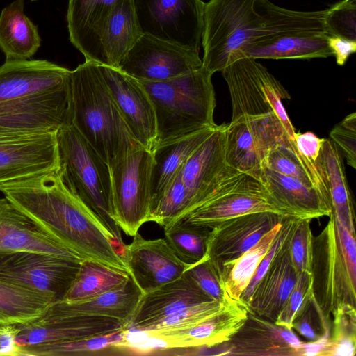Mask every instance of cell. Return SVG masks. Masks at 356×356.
I'll list each match as a JSON object with an SVG mask.
<instances>
[{"mask_svg":"<svg viewBox=\"0 0 356 356\" xmlns=\"http://www.w3.org/2000/svg\"><path fill=\"white\" fill-rule=\"evenodd\" d=\"M31 1H35V0H31Z\"/></svg>","mask_w":356,"mask_h":356,"instance_id":"cell-54","label":"cell"},{"mask_svg":"<svg viewBox=\"0 0 356 356\" xmlns=\"http://www.w3.org/2000/svg\"><path fill=\"white\" fill-rule=\"evenodd\" d=\"M263 184L272 203L284 215L301 219L330 216L332 207L318 189L265 165L252 174Z\"/></svg>","mask_w":356,"mask_h":356,"instance_id":"cell-24","label":"cell"},{"mask_svg":"<svg viewBox=\"0 0 356 356\" xmlns=\"http://www.w3.org/2000/svg\"><path fill=\"white\" fill-rule=\"evenodd\" d=\"M312 275L307 272H302L296 284L280 310L275 323L292 329L293 318L302 306L305 298L312 293Z\"/></svg>","mask_w":356,"mask_h":356,"instance_id":"cell-47","label":"cell"},{"mask_svg":"<svg viewBox=\"0 0 356 356\" xmlns=\"http://www.w3.org/2000/svg\"><path fill=\"white\" fill-rule=\"evenodd\" d=\"M58 170L56 132L0 142V184Z\"/></svg>","mask_w":356,"mask_h":356,"instance_id":"cell-23","label":"cell"},{"mask_svg":"<svg viewBox=\"0 0 356 356\" xmlns=\"http://www.w3.org/2000/svg\"><path fill=\"white\" fill-rule=\"evenodd\" d=\"M72 124L111 168L143 147L131 135L102 76L98 63L85 60L70 72Z\"/></svg>","mask_w":356,"mask_h":356,"instance_id":"cell-2","label":"cell"},{"mask_svg":"<svg viewBox=\"0 0 356 356\" xmlns=\"http://www.w3.org/2000/svg\"><path fill=\"white\" fill-rule=\"evenodd\" d=\"M152 152L139 147L109 168L111 181V217L127 236H134L149 221Z\"/></svg>","mask_w":356,"mask_h":356,"instance_id":"cell-9","label":"cell"},{"mask_svg":"<svg viewBox=\"0 0 356 356\" xmlns=\"http://www.w3.org/2000/svg\"><path fill=\"white\" fill-rule=\"evenodd\" d=\"M142 294L130 277L123 285L98 296L76 301L63 300L51 303L50 307L63 314L117 318L127 326Z\"/></svg>","mask_w":356,"mask_h":356,"instance_id":"cell-31","label":"cell"},{"mask_svg":"<svg viewBox=\"0 0 356 356\" xmlns=\"http://www.w3.org/2000/svg\"><path fill=\"white\" fill-rule=\"evenodd\" d=\"M261 165L318 189L330 200L326 185L316 162L302 156L287 134L269 150Z\"/></svg>","mask_w":356,"mask_h":356,"instance_id":"cell-37","label":"cell"},{"mask_svg":"<svg viewBox=\"0 0 356 356\" xmlns=\"http://www.w3.org/2000/svg\"><path fill=\"white\" fill-rule=\"evenodd\" d=\"M201 67L199 52L142 34L118 69L139 81H162Z\"/></svg>","mask_w":356,"mask_h":356,"instance_id":"cell-14","label":"cell"},{"mask_svg":"<svg viewBox=\"0 0 356 356\" xmlns=\"http://www.w3.org/2000/svg\"><path fill=\"white\" fill-rule=\"evenodd\" d=\"M329 337H323L314 341L302 343L299 355L304 356H325L329 346Z\"/></svg>","mask_w":356,"mask_h":356,"instance_id":"cell-53","label":"cell"},{"mask_svg":"<svg viewBox=\"0 0 356 356\" xmlns=\"http://www.w3.org/2000/svg\"><path fill=\"white\" fill-rule=\"evenodd\" d=\"M128 330L84 339L21 347L22 356H86L130 354Z\"/></svg>","mask_w":356,"mask_h":356,"instance_id":"cell-35","label":"cell"},{"mask_svg":"<svg viewBox=\"0 0 356 356\" xmlns=\"http://www.w3.org/2000/svg\"><path fill=\"white\" fill-rule=\"evenodd\" d=\"M216 125L156 146L152 152L150 209L191 154L214 131Z\"/></svg>","mask_w":356,"mask_h":356,"instance_id":"cell-30","label":"cell"},{"mask_svg":"<svg viewBox=\"0 0 356 356\" xmlns=\"http://www.w3.org/2000/svg\"><path fill=\"white\" fill-rule=\"evenodd\" d=\"M163 229L165 239L182 261L191 266L204 258L210 228L178 220Z\"/></svg>","mask_w":356,"mask_h":356,"instance_id":"cell-40","label":"cell"},{"mask_svg":"<svg viewBox=\"0 0 356 356\" xmlns=\"http://www.w3.org/2000/svg\"><path fill=\"white\" fill-rule=\"evenodd\" d=\"M296 218L269 267L257 283L248 305L249 313L275 322L298 279L289 255V239Z\"/></svg>","mask_w":356,"mask_h":356,"instance_id":"cell-28","label":"cell"},{"mask_svg":"<svg viewBox=\"0 0 356 356\" xmlns=\"http://www.w3.org/2000/svg\"><path fill=\"white\" fill-rule=\"evenodd\" d=\"M58 174L67 190L89 208L115 237L124 252L120 229L111 217V181L108 164L72 124L56 132Z\"/></svg>","mask_w":356,"mask_h":356,"instance_id":"cell-5","label":"cell"},{"mask_svg":"<svg viewBox=\"0 0 356 356\" xmlns=\"http://www.w3.org/2000/svg\"><path fill=\"white\" fill-rule=\"evenodd\" d=\"M285 216L274 212H257L215 225L208 236L204 259L216 274L222 266L237 259L256 244Z\"/></svg>","mask_w":356,"mask_h":356,"instance_id":"cell-17","label":"cell"},{"mask_svg":"<svg viewBox=\"0 0 356 356\" xmlns=\"http://www.w3.org/2000/svg\"><path fill=\"white\" fill-rule=\"evenodd\" d=\"M122 0H68L67 23L71 43L86 60L100 64L99 43L104 26Z\"/></svg>","mask_w":356,"mask_h":356,"instance_id":"cell-29","label":"cell"},{"mask_svg":"<svg viewBox=\"0 0 356 356\" xmlns=\"http://www.w3.org/2000/svg\"><path fill=\"white\" fill-rule=\"evenodd\" d=\"M24 0H15L0 15V49L6 60H28L40 47L37 26L24 13Z\"/></svg>","mask_w":356,"mask_h":356,"instance_id":"cell-33","label":"cell"},{"mask_svg":"<svg viewBox=\"0 0 356 356\" xmlns=\"http://www.w3.org/2000/svg\"><path fill=\"white\" fill-rule=\"evenodd\" d=\"M130 277L124 271L84 259L63 300L76 301L98 296L123 285Z\"/></svg>","mask_w":356,"mask_h":356,"instance_id":"cell-38","label":"cell"},{"mask_svg":"<svg viewBox=\"0 0 356 356\" xmlns=\"http://www.w3.org/2000/svg\"><path fill=\"white\" fill-rule=\"evenodd\" d=\"M316 164L326 185L332 213L355 235L353 207L344 167L339 148L332 141L324 138Z\"/></svg>","mask_w":356,"mask_h":356,"instance_id":"cell-34","label":"cell"},{"mask_svg":"<svg viewBox=\"0 0 356 356\" xmlns=\"http://www.w3.org/2000/svg\"><path fill=\"white\" fill-rule=\"evenodd\" d=\"M185 272L211 300L222 301L225 293L213 270L207 260L203 259L189 266Z\"/></svg>","mask_w":356,"mask_h":356,"instance_id":"cell-49","label":"cell"},{"mask_svg":"<svg viewBox=\"0 0 356 356\" xmlns=\"http://www.w3.org/2000/svg\"><path fill=\"white\" fill-rule=\"evenodd\" d=\"M71 79L65 86L0 106V142L56 133L72 124Z\"/></svg>","mask_w":356,"mask_h":356,"instance_id":"cell-10","label":"cell"},{"mask_svg":"<svg viewBox=\"0 0 356 356\" xmlns=\"http://www.w3.org/2000/svg\"><path fill=\"white\" fill-rule=\"evenodd\" d=\"M302 343L292 329L248 313L241 327L216 350L228 355H299Z\"/></svg>","mask_w":356,"mask_h":356,"instance_id":"cell-22","label":"cell"},{"mask_svg":"<svg viewBox=\"0 0 356 356\" xmlns=\"http://www.w3.org/2000/svg\"><path fill=\"white\" fill-rule=\"evenodd\" d=\"M221 72L230 93L232 120L272 113L293 140L295 129L282 104V100L289 99L290 95L264 65L255 59L243 57Z\"/></svg>","mask_w":356,"mask_h":356,"instance_id":"cell-8","label":"cell"},{"mask_svg":"<svg viewBox=\"0 0 356 356\" xmlns=\"http://www.w3.org/2000/svg\"><path fill=\"white\" fill-rule=\"evenodd\" d=\"M287 134L274 113L243 115L227 125L225 160L244 173L261 166L269 150Z\"/></svg>","mask_w":356,"mask_h":356,"instance_id":"cell-15","label":"cell"},{"mask_svg":"<svg viewBox=\"0 0 356 356\" xmlns=\"http://www.w3.org/2000/svg\"><path fill=\"white\" fill-rule=\"evenodd\" d=\"M332 142L346 156L347 163L356 168V113L348 115L330 134Z\"/></svg>","mask_w":356,"mask_h":356,"instance_id":"cell-48","label":"cell"},{"mask_svg":"<svg viewBox=\"0 0 356 356\" xmlns=\"http://www.w3.org/2000/svg\"><path fill=\"white\" fill-rule=\"evenodd\" d=\"M125 245L122 257L143 293L179 277L190 265L182 261L164 238L145 239L138 232Z\"/></svg>","mask_w":356,"mask_h":356,"instance_id":"cell-20","label":"cell"},{"mask_svg":"<svg viewBox=\"0 0 356 356\" xmlns=\"http://www.w3.org/2000/svg\"><path fill=\"white\" fill-rule=\"evenodd\" d=\"M309 219L298 218L289 236L288 246L291 263L299 275L312 273V240Z\"/></svg>","mask_w":356,"mask_h":356,"instance_id":"cell-45","label":"cell"},{"mask_svg":"<svg viewBox=\"0 0 356 356\" xmlns=\"http://www.w3.org/2000/svg\"><path fill=\"white\" fill-rule=\"evenodd\" d=\"M328 45L339 65H343L348 57L356 51V41L330 36Z\"/></svg>","mask_w":356,"mask_h":356,"instance_id":"cell-52","label":"cell"},{"mask_svg":"<svg viewBox=\"0 0 356 356\" xmlns=\"http://www.w3.org/2000/svg\"><path fill=\"white\" fill-rule=\"evenodd\" d=\"M282 221L275 225L240 257L224 265L216 272L220 286L229 298L240 300L242 292L270 248L282 227Z\"/></svg>","mask_w":356,"mask_h":356,"instance_id":"cell-36","label":"cell"},{"mask_svg":"<svg viewBox=\"0 0 356 356\" xmlns=\"http://www.w3.org/2000/svg\"><path fill=\"white\" fill-rule=\"evenodd\" d=\"M224 302L225 296L221 302L210 300L187 307L137 332H168L189 329L218 312Z\"/></svg>","mask_w":356,"mask_h":356,"instance_id":"cell-43","label":"cell"},{"mask_svg":"<svg viewBox=\"0 0 356 356\" xmlns=\"http://www.w3.org/2000/svg\"><path fill=\"white\" fill-rule=\"evenodd\" d=\"M70 72L44 60H6L0 67V106L60 88L70 81Z\"/></svg>","mask_w":356,"mask_h":356,"instance_id":"cell-26","label":"cell"},{"mask_svg":"<svg viewBox=\"0 0 356 356\" xmlns=\"http://www.w3.org/2000/svg\"><path fill=\"white\" fill-rule=\"evenodd\" d=\"M17 326L16 341L20 347L81 340L127 329L126 323L117 318L63 314L50 305L38 317Z\"/></svg>","mask_w":356,"mask_h":356,"instance_id":"cell-16","label":"cell"},{"mask_svg":"<svg viewBox=\"0 0 356 356\" xmlns=\"http://www.w3.org/2000/svg\"><path fill=\"white\" fill-rule=\"evenodd\" d=\"M211 300L184 272L176 280L143 293L126 328L140 331L146 326L187 307Z\"/></svg>","mask_w":356,"mask_h":356,"instance_id":"cell-27","label":"cell"},{"mask_svg":"<svg viewBox=\"0 0 356 356\" xmlns=\"http://www.w3.org/2000/svg\"><path fill=\"white\" fill-rule=\"evenodd\" d=\"M324 21L330 36L356 41V0H342L326 9Z\"/></svg>","mask_w":356,"mask_h":356,"instance_id":"cell-46","label":"cell"},{"mask_svg":"<svg viewBox=\"0 0 356 356\" xmlns=\"http://www.w3.org/2000/svg\"><path fill=\"white\" fill-rule=\"evenodd\" d=\"M263 211L284 215L272 203L260 181L245 173L232 188L197 207L178 220L211 229L229 218Z\"/></svg>","mask_w":356,"mask_h":356,"instance_id":"cell-21","label":"cell"},{"mask_svg":"<svg viewBox=\"0 0 356 356\" xmlns=\"http://www.w3.org/2000/svg\"><path fill=\"white\" fill-rule=\"evenodd\" d=\"M264 22L241 48L238 58L309 59L333 56L326 10L297 11L259 0Z\"/></svg>","mask_w":356,"mask_h":356,"instance_id":"cell-3","label":"cell"},{"mask_svg":"<svg viewBox=\"0 0 356 356\" xmlns=\"http://www.w3.org/2000/svg\"><path fill=\"white\" fill-rule=\"evenodd\" d=\"M259 0H209L204 3L202 67L213 74L238 58L241 47L264 24Z\"/></svg>","mask_w":356,"mask_h":356,"instance_id":"cell-7","label":"cell"},{"mask_svg":"<svg viewBox=\"0 0 356 356\" xmlns=\"http://www.w3.org/2000/svg\"><path fill=\"white\" fill-rule=\"evenodd\" d=\"M17 323L0 321V356H22L21 347L16 341Z\"/></svg>","mask_w":356,"mask_h":356,"instance_id":"cell-50","label":"cell"},{"mask_svg":"<svg viewBox=\"0 0 356 356\" xmlns=\"http://www.w3.org/2000/svg\"><path fill=\"white\" fill-rule=\"evenodd\" d=\"M212 75L202 67L165 81H140L154 108L156 146L216 125Z\"/></svg>","mask_w":356,"mask_h":356,"instance_id":"cell-4","label":"cell"},{"mask_svg":"<svg viewBox=\"0 0 356 356\" xmlns=\"http://www.w3.org/2000/svg\"><path fill=\"white\" fill-rule=\"evenodd\" d=\"M142 35L133 0H122L113 8L100 37V64L119 68L129 51Z\"/></svg>","mask_w":356,"mask_h":356,"instance_id":"cell-32","label":"cell"},{"mask_svg":"<svg viewBox=\"0 0 356 356\" xmlns=\"http://www.w3.org/2000/svg\"><path fill=\"white\" fill-rule=\"evenodd\" d=\"M179 171L150 209L149 221L163 228L181 218L188 207V191Z\"/></svg>","mask_w":356,"mask_h":356,"instance_id":"cell-41","label":"cell"},{"mask_svg":"<svg viewBox=\"0 0 356 356\" xmlns=\"http://www.w3.org/2000/svg\"><path fill=\"white\" fill-rule=\"evenodd\" d=\"M226 128L216 125L180 169L189 199L185 214L233 188L245 174L226 162Z\"/></svg>","mask_w":356,"mask_h":356,"instance_id":"cell-12","label":"cell"},{"mask_svg":"<svg viewBox=\"0 0 356 356\" xmlns=\"http://www.w3.org/2000/svg\"><path fill=\"white\" fill-rule=\"evenodd\" d=\"M328 223L312 240V291L327 318L338 307H355L356 243L353 234L331 213Z\"/></svg>","mask_w":356,"mask_h":356,"instance_id":"cell-6","label":"cell"},{"mask_svg":"<svg viewBox=\"0 0 356 356\" xmlns=\"http://www.w3.org/2000/svg\"><path fill=\"white\" fill-rule=\"evenodd\" d=\"M329 346L325 356H354L356 346L355 307L343 304L337 308Z\"/></svg>","mask_w":356,"mask_h":356,"instance_id":"cell-42","label":"cell"},{"mask_svg":"<svg viewBox=\"0 0 356 356\" xmlns=\"http://www.w3.org/2000/svg\"><path fill=\"white\" fill-rule=\"evenodd\" d=\"M142 34L200 52L204 27L202 0H133Z\"/></svg>","mask_w":356,"mask_h":356,"instance_id":"cell-13","label":"cell"},{"mask_svg":"<svg viewBox=\"0 0 356 356\" xmlns=\"http://www.w3.org/2000/svg\"><path fill=\"white\" fill-rule=\"evenodd\" d=\"M106 87L134 138L152 152L156 145L154 108L140 81L118 68L99 64Z\"/></svg>","mask_w":356,"mask_h":356,"instance_id":"cell-18","label":"cell"},{"mask_svg":"<svg viewBox=\"0 0 356 356\" xmlns=\"http://www.w3.org/2000/svg\"><path fill=\"white\" fill-rule=\"evenodd\" d=\"M17 251H33L82 259L4 197L0 198V255Z\"/></svg>","mask_w":356,"mask_h":356,"instance_id":"cell-25","label":"cell"},{"mask_svg":"<svg viewBox=\"0 0 356 356\" xmlns=\"http://www.w3.org/2000/svg\"><path fill=\"white\" fill-rule=\"evenodd\" d=\"M324 138H320L312 132L295 133L293 142L299 152L312 162L318 159Z\"/></svg>","mask_w":356,"mask_h":356,"instance_id":"cell-51","label":"cell"},{"mask_svg":"<svg viewBox=\"0 0 356 356\" xmlns=\"http://www.w3.org/2000/svg\"><path fill=\"white\" fill-rule=\"evenodd\" d=\"M248 313L246 304L241 300L231 299L225 293V302L221 309L189 329L142 332L155 341L153 348H210L229 341L244 324Z\"/></svg>","mask_w":356,"mask_h":356,"instance_id":"cell-19","label":"cell"},{"mask_svg":"<svg viewBox=\"0 0 356 356\" xmlns=\"http://www.w3.org/2000/svg\"><path fill=\"white\" fill-rule=\"evenodd\" d=\"M8 199L83 259L129 273L115 237L63 184L58 172L38 174L10 186Z\"/></svg>","mask_w":356,"mask_h":356,"instance_id":"cell-1","label":"cell"},{"mask_svg":"<svg viewBox=\"0 0 356 356\" xmlns=\"http://www.w3.org/2000/svg\"><path fill=\"white\" fill-rule=\"evenodd\" d=\"M47 296L0 279V321L24 323L33 319L52 303Z\"/></svg>","mask_w":356,"mask_h":356,"instance_id":"cell-39","label":"cell"},{"mask_svg":"<svg viewBox=\"0 0 356 356\" xmlns=\"http://www.w3.org/2000/svg\"><path fill=\"white\" fill-rule=\"evenodd\" d=\"M293 328L309 341L330 337L329 318L318 306L313 292L305 298L297 312L293 321Z\"/></svg>","mask_w":356,"mask_h":356,"instance_id":"cell-44","label":"cell"},{"mask_svg":"<svg viewBox=\"0 0 356 356\" xmlns=\"http://www.w3.org/2000/svg\"><path fill=\"white\" fill-rule=\"evenodd\" d=\"M79 257L17 251L0 255V279L49 297L63 300L81 261Z\"/></svg>","mask_w":356,"mask_h":356,"instance_id":"cell-11","label":"cell"}]
</instances>
